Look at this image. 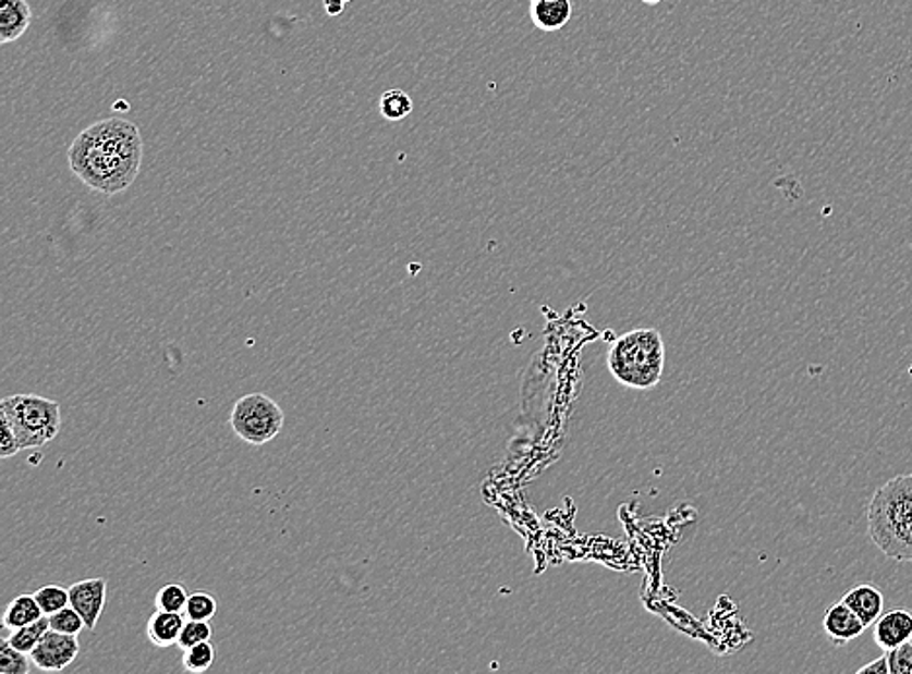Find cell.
<instances>
[{
  "label": "cell",
  "instance_id": "16",
  "mask_svg": "<svg viewBox=\"0 0 912 674\" xmlns=\"http://www.w3.org/2000/svg\"><path fill=\"white\" fill-rule=\"evenodd\" d=\"M380 113L388 121H403L413 113V99L399 88L388 90L380 98Z\"/></svg>",
  "mask_w": 912,
  "mask_h": 674
},
{
  "label": "cell",
  "instance_id": "14",
  "mask_svg": "<svg viewBox=\"0 0 912 674\" xmlns=\"http://www.w3.org/2000/svg\"><path fill=\"white\" fill-rule=\"evenodd\" d=\"M41 616H46L39 602H37L36 595H19L16 599L10 601L4 616H2V626L4 629H16L32 624V622L39 621Z\"/></svg>",
  "mask_w": 912,
  "mask_h": 674
},
{
  "label": "cell",
  "instance_id": "28",
  "mask_svg": "<svg viewBox=\"0 0 912 674\" xmlns=\"http://www.w3.org/2000/svg\"><path fill=\"white\" fill-rule=\"evenodd\" d=\"M644 4H648V7H656L659 2H664V0H641Z\"/></svg>",
  "mask_w": 912,
  "mask_h": 674
},
{
  "label": "cell",
  "instance_id": "17",
  "mask_svg": "<svg viewBox=\"0 0 912 674\" xmlns=\"http://www.w3.org/2000/svg\"><path fill=\"white\" fill-rule=\"evenodd\" d=\"M215 657H217V651L212 648V644L203 641V644H197V646L183 651L181 665H183V671H187V673H207L208 669L215 663Z\"/></svg>",
  "mask_w": 912,
  "mask_h": 674
},
{
  "label": "cell",
  "instance_id": "20",
  "mask_svg": "<svg viewBox=\"0 0 912 674\" xmlns=\"http://www.w3.org/2000/svg\"><path fill=\"white\" fill-rule=\"evenodd\" d=\"M36 599L41 606V611L46 616H51L54 612L63 611L64 606L71 604V595L69 589L59 587V585H46L39 591H36Z\"/></svg>",
  "mask_w": 912,
  "mask_h": 674
},
{
  "label": "cell",
  "instance_id": "4",
  "mask_svg": "<svg viewBox=\"0 0 912 674\" xmlns=\"http://www.w3.org/2000/svg\"><path fill=\"white\" fill-rule=\"evenodd\" d=\"M0 416L9 420L22 450H36L61 432V405L41 395H10L0 403Z\"/></svg>",
  "mask_w": 912,
  "mask_h": 674
},
{
  "label": "cell",
  "instance_id": "18",
  "mask_svg": "<svg viewBox=\"0 0 912 674\" xmlns=\"http://www.w3.org/2000/svg\"><path fill=\"white\" fill-rule=\"evenodd\" d=\"M217 611L218 602L212 595L205 593V591H195V593L190 595L183 614H185L187 621L210 622V618H215Z\"/></svg>",
  "mask_w": 912,
  "mask_h": 674
},
{
  "label": "cell",
  "instance_id": "12",
  "mask_svg": "<svg viewBox=\"0 0 912 674\" xmlns=\"http://www.w3.org/2000/svg\"><path fill=\"white\" fill-rule=\"evenodd\" d=\"M842 602L859 614L866 628H872L884 614V595L874 585L864 584L850 589L849 593L842 597Z\"/></svg>",
  "mask_w": 912,
  "mask_h": 674
},
{
  "label": "cell",
  "instance_id": "23",
  "mask_svg": "<svg viewBox=\"0 0 912 674\" xmlns=\"http://www.w3.org/2000/svg\"><path fill=\"white\" fill-rule=\"evenodd\" d=\"M210 638H212V626L208 624V621H187L181 629L178 646L185 651L203 641H210Z\"/></svg>",
  "mask_w": 912,
  "mask_h": 674
},
{
  "label": "cell",
  "instance_id": "5",
  "mask_svg": "<svg viewBox=\"0 0 912 674\" xmlns=\"http://www.w3.org/2000/svg\"><path fill=\"white\" fill-rule=\"evenodd\" d=\"M230 426L245 443L265 445L279 436L284 426V413L271 396L250 393L235 401L230 414Z\"/></svg>",
  "mask_w": 912,
  "mask_h": 674
},
{
  "label": "cell",
  "instance_id": "2",
  "mask_svg": "<svg viewBox=\"0 0 912 674\" xmlns=\"http://www.w3.org/2000/svg\"><path fill=\"white\" fill-rule=\"evenodd\" d=\"M867 535L884 556L912 562V475L879 486L866 507Z\"/></svg>",
  "mask_w": 912,
  "mask_h": 674
},
{
  "label": "cell",
  "instance_id": "25",
  "mask_svg": "<svg viewBox=\"0 0 912 674\" xmlns=\"http://www.w3.org/2000/svg\"><path fill=\"white\" fill-rule=\"evenodd\" d=\"M20 451L24 450H22V445H20L16 433L12 430V426H10L9 420H7L4 416H0V457H14L16 453H20Z\"/></svg>",
  "mask_w": 912,
  "mask_h": 674
},
{
  "label": "cell",
  "instance_id": "3",
  "mask_svg": "<svg viewBox=\"0 0 912 674\" xmlns=\"http://www.w3.org/2000/svg\"><path fill=\"white\" fill-rule=\"evenodd\" d=\"M607 364L621 385L650 389L664 373L666 344L656 329H636L615 341Z\"/></svg>",
  "mask_w": 912,
  "mask_h": 674
},
{
  "label": "cell",
  "instance_id": "9",
  "mask_svg": "<svg viewBox=\"0 0 912 674\" xmlns=\"http://www.w3.org/2000/svg\"><path fill=\"white\" fill-rule=\"evenodd\" d=\"M874 639L884 651L912 641V612L907 609L884 612L874 624Z\"/></svg>",
  "mask_w": 912,
  "mask_h": 674
},
{
  "label": "cell",
  "instance_id": "24",
  "mask_svg": "<svg viewBox=\"0 0 912 674\" xmlns=\"http://www.w3.org/2000/svg\"><path fill=\"white\" fill-rule=\"evenodd\" d=\"M889 659V674H912V641L886 651Z\"/></svg>",
  "mask_w": 912,
  "mask_h": 674
},
{
  "label": "cell",
  "instance_id": "6",
  "mask_svg": "<svg viewBox=\"0 0 912 674\" xmlns=\"http://www.w3.org/2000/svg\"><path fill=\"white\" fill-rule=\"evenodd\" d=\"M78 653H81L78 636L49 628L44 634V638L39 639L36 649L29 653V659H32V665L39 671L57 673L73 665Z\"/></svg>",
  "mask_w": 912,
  "mask_h": 674
},
{
  "label": "cell",
  "instance_id": "8",
  "mask_svg": "<svg viewBox=\"0 0 912 674\" xmlns=\"http://www.w3.org/2000/svg\"><path fill=\"white\" fill-rule=\"evenodd\" d=\"M823 629L835 646H847L850 641L860 638L866 626H864V622L860 621L859 614L850 609L849 604L840 601L829 606L825 612Z\"/></svg>",
  "mask_w": 912,
  "mask_h": 674
},
{
  "label": "cell",
  "instance_id": "10",
  "mask_svg": "<svg viewBox=\"0 0 912 674\" xmlns=\"http://www.w3.org/2000/svg\"><path fill=\"white\" fill-rule=\"evenodd\" d=\"M32 24L27 0H0V44H12L26 34Z\"/></svg>",
  "mask_w": 912,
  "mask_h": 674
},
{
  "label": "cell",
  "instance_id": "11",
  "mask_svg": "<svg viewBox=\"0 0 912 674\" xmlns=\"http://www.w3.org/2000/svg\"><path fill=\"white\" fill-rule=\"evenodd\" d=\"M185 614L183 612H154L150 621L146 624V634L156 648H172L180 641L181 629L185 626Z\"/></svg>",
  "mask_w": 912,
  "mask_h": 674
},
{
  "label": "cell",
  "instance_id": "29",
  "mask_svg": "<svg viewBox=\"0 0 912 674\" xmlns=\"http://www.w3.org/2000/svg\"><path fill=\"white\" fill-rule=\"evenodd\" d=\"M530 2H539V0H530Z\"/></svg>",
  "mask_w": 912,
  "mask_h": 674
},
{
  "label": "cell",
  "instance_id": "1",
  "mask_svg": "<svg viewBox=\"0 0 912 674\" xmlns=\"http://www.w3.org/2000/svg\"><path fill=\"white\" fill-rule=\"evenodd\" d=\"M69 163L86 187L104 195H118L135 183L141 171V131L121 118L94 123L74 138Z\"/></svg>",
  "mask_w": 912,
  "mask_h": 674
},
{
  "label": "cell",
  "instance_id": "13",
  "mask_svg": "<svg viewBox=\"0 0 912 674\" xmlns=\"http://www.w3.org/2000/svg\"><path fill=\"white\" fill-rule=\"evenodd\" d=\"M533 26L547 34L559 32L569 26L572 19V2L570 0H539L532 2L530 9Z\"/></svg>",
  "mask_w": 912,
  "mask_h": 674
},
{
  "label": "cell",
  "instance_id": "7",
  "mask_svg": "<svg viewBox=\"0 0 912 674\" xmlns=\"http://www.w3.org/2000/svg\"><path fill=\"white\" fill-rule=\"evenodd\" d=\"M69 595H71V606L84 618L86 628L96 629L101 612L106 609L108 581L101 577L76 581L69 587Z\"/></svg>",
  "mask_w": 912,
  "mask_h": 674
},
{
  "label": "cell",
  "instance_id": "19",
  "mask_svg": "<svg viewBox=\"0 0 912 674\" xmlns=\"http://www.w3.org/2000/svg\"><path fill=\"white\" fill-rule=\"evenodd\" d=\"M187 599H190V593H187V589L183 585L168 584L163 585L162 589L156 593L154 606L158 611L183 612L185 611Z\"/></svg>",
  "mask_w": 912,
  "mask_h": 674
},
{
  "label": "cell",
  "instance_id": "27",
  "mask_svg": "<svg viewBox=\"0 0 912 674\" xmlns=\"http://www.w3.org/2000/svg\"><path fill=\"white\" fill-rule=\"evenodd\" d=\"M351 0H324V7H326V12L329 16H341L343 14L344 7L349 4Z\"/></svg>",
  "mask_w": 912,
  "mask_h": 674
},
{
  "label": "cell",
  "instance_id": "22",
  "mask_svg": "<svg viewBox=\"0 0 912 674\" xmlns=\"http://www.w3.org/2000/svg\"><path fill=\"white\" fill-rule=\"evenodd\" d=\"M49 624L51 629L63 632V634H71V636H81L82 629L86 628V622L82 618L78 612L74 611L73 606H64L63 611L54 612L49 616Z\"/></svg>",
  "mask_w": 912,
  "mask_h": 674
},
{
  "label": "cell",
  "instance_id": "15",
  "mask_svg": "<svg viewBox=\"0 0 912 674\" xmlns=\"http://www.w3.org/2000/svg\"><path fill=\"white\" fill-rule=\"evenodd\" d=\"M51 628V624H49V616H41L39 621L32 622V624H26V626H22V628L12 629V634H10L9 644L14 649H19L22 653H32L34 649H36L37 644H39V639L44 638V634H46L47 629Z\"/></svg>",
  "mask_w": 912,
  "mask_h": 674
},
{
  "label": "cell",
  "instance_id": "21",
  "mask_svg": "<svg viewBox=\"0 0 912 674\" xmlns=\"http://www.w3.org/2000/svg\"><path fill=\"white\" fill-rule=\"evenodd\" d=\"M29 655L22 653L19 649L12 648L9 639L0 641V673L2 674H27L29 671Z\"/></svg>",
  "mask_w": 912,
  "mask_h": 674
},
{
  "label": "cell",
  "instance_id": "26",
  "mask_svg": "<svg viewBox=\"0 0 912 674\" xmlns=\"http://www.w3.org/2000/svg\"><path fill=\"white\" fill-rule=\"evenodd\" d=\"M859 674H889V659L886 655L877 657L872 663L860 666Z\"/></svg>",
  "mask_w": 912,
  "mask_h": 674
}]
</instances>
